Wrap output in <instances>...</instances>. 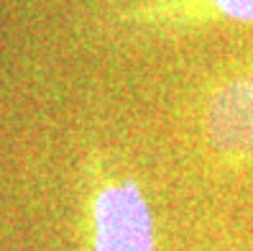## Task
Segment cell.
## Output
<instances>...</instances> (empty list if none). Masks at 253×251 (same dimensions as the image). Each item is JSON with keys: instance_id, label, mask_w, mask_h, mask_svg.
Segmentation results:
<instances>
[{"instance_id": "1", "label": "cell", "mask_w": 253, "mask_h": 251, "mask_svg": "<svg viewBox=\"0 0 253 251\" xmlns=\"http://www.w3.org/2000/svg\"><path fill=\"white\" fill-rule=\"evenodd\" d=\"M92 251H154L151 210L133 182L105 187L97 195Z\"/></svg>"}, {"instance_id": "3", "label": "cell", "mask_w": 253, "mask_h": 251, "mask_svg": "<svg viewBox=\"0 0 253 251\" xmlns=\"http://www.w3.org/2000/svg\"><path fill=\"white\" fill-rule=\"evenodd\" d=\"M220 13L235 21H253V0H212Z\"/></svg>"}, {"instance_id": "2", "label": "cell", "mask_w": 253, "mask_h": 251, "mask_svg": "<svg viewBox=\"0 0 253 251\" xmlns=\"http://www.w3.org/2000/svg\"><path fill=\"white\" fill-rule=\"evenodd\" d=\"M207 134L228 156L253 154V75L225 85L207 113Z\"/></svg>"}]
</instances>
